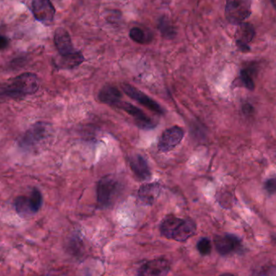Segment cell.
Masks as SVG:
<instances>
[{
  "label": "cell",
  "instance_id": "cell-12",
  "mask_svg": "<svg viewBox=\"0 0 276 276\" xmlns=\"http://www.w3.org/2000/svg\"><path fill=\"white\" fill-rule=\"evenodd\" d=\"M55 44L61 56H67L76 52L70 34L63 28H58L55 31Z\"/></svg>",
  "mask_w": 276,
  "mask_h": 276
},
{
  "label": "cell",
  "instance_id": "cell-20",
  "mask_svg": "<svg viewBox=\"0 0 276 276\" xmlns=\"http://www.w3.org/2000/svg\"><path fill=\"white\" fill-rule=\"evenodd\" d=\"M29 200H30L31 207L33 209V213L35 214V213H38L43 204V197H42L41 191L37 188H34L31 192Z\"/></svg>",
  "mask_w": 276,
  "mask_h": 276
},
{
  "label": "cell",
  "instance_id": "cell-27",
  "mask_svg": "<svg viewBox=\"0 0 276 276\" xmlns=\"http://www.w3.org/2000/svg\"><path fill=\"white\" fill-rule=\"evenodd\" d=\"M271 2H272V6L276 10V0H271Z\"/></svg>",
  "mask_w": 276,
  "mask_h": 276
},
{
  "label": "cell",
  "instance_id": "cell-8",
  "mask_svg": "<svg viewBox=\"0 0 276 276\" xmlns=\"http://www.w3.org/2000/svg\"><path fill=\"white\" fill-rule=\"evenodd\" d=\"M122 89L128 97L136 100L137 102L139 103L140 105H143L147 109H150V111H153L159 115H163L164 113L163 108L156 101L149 97L146 94L141 92L140 90L135 88L133 86L124 84L122 87Z\"/></svg>",
  "mask_w": 276,
  "mask_h": 276
},
{
  "label": "cell",
  "instance_id": "cell-10",
  "mask_svg": "<svg viewBox=\"0 0 276 276\" xmlns=\"http://www.w3.org/2000/svg\"><path fill=\"white\" fill-rule=\"evenodd\" d=\"M170 263L165 259H155L141 267L139 276H166L170 272Z\"/></svg>",
  "mask_w": 276,
  "mask_h": 276
},
{
  "label": "cell",
  "instance_id": "cell-3",
  "mask_svg": "<svg viewBox=\"0 0 276 276\" xmlns=\"http://www.w3.org/2000/svg\"><path fill=\"white\" fill-rule=\"evenodd\" d=\"M52 127L45 122H37L33 124L22 136L19 146L29 152H37L45 148L51 141Z\"/></svg>",
  "mask_w": 276,
  "mask_h": 276
},
{
  "label": "cell",
  "instance_id": "cell-22",
  "mask_svg": "<svg viewBox=\"0 0 276 276\" xmlns=\"http://www.w3.org/2000/svg\"><path fill=\"white\" fill-rule=\"evenodd\" d=\"M197 250L202 255H208L212 250L211 241L209 238H201L197 243Z\"/></svg>",
  "mask_w": 276,
  "mask_h": 276
},
{
  "label": "cell",
  "instance_id": "cell-21",
  "mask_svg": "<svg viewBox=\"0 0 276 276\" xmlns=\"http://www.w3.org/2000/svg\"><path fill=\"white\" fill-rule=\"evenodd\" d=\"M129 37L133 42L138 44H146L148 42V37L146 35V33H144V31L140 28H133L129 32Z\"/></svg>",
  "mask_w": 276,
  "mask_h": 276
},
{
  "label": "cell",
  "instance_id": "cell-19",
  "mask_svg": "<svg viewBox=\"0 0 276 276\" xmlns=\"http://www.w3.org/2000/svg\"><path fill=\"white\" fill-rule=\"evenodd\" d=\"M158 29L160 31L162 36L167 39H173L176 36V30L174 25L172 24L169 18L165 15L162 16L158 23Z\"/></svg>",
  "mask_w": 276,
  "mask_h": 276
},
{
  "label": "cell",
  "instance_id": "cell-2",
  "mask_svg": "<svg viewBox=\"0 0 276 276\" xmlns=\"http://www.w3.org/2000/svg\"><path fill=\"white\" fill-rule=\"evenodd\" d=\"M162 235L168 239L185 241L196 233V224L190 219H181L173 215L166 217L160 224Z\"/></svg>",
  "mask_w": 276,
  "mask_h": 276
},
{
  "label": "cell",
  "instance_id": "cell-14",
  "mask_svg": "<svg viewBox=\"0 0 276 276\" xmlns=\"http://www.w3.org/2000/svg\"><path fill=\"white\" fill-rule=\"evenodd\" d=\"M131 170L140 180H148L151 177L150 166L142 155H135L129 158Z\"/></svg>",
  "mask_w": 276,
  "mask_h": 276
},
{
  "label": "cell",
  "instance_id": "cell-1",
  "mask_svg": "<svg viewBox=\"0 0 276 276\" xmlns=\"http://www.w3.org/2000/svg\"><path fill=\"white\" fill-rule=\"evenodd\" d=\"M39 89V79L33 73H24L0 85V98L21 100Z\"/></svg>",
  "mask_w": 276,
  "mask_h": 276
},
{
  "label": "cell",
  "instance_id": "cell-16",
  "mask_svg": "<svg viewBox=\"0 0 276 276\" xmlns=\"http://www.w3.org/2000/svg\"><path fill=\"white\" fill-rule=\"evenodd\" d=\"M121 93L117 87L106 86L100 90L99 93V100L100 102L110 105L115 106L120 102Z\"/></svg>",
  "mask_w": 276,
  "mask_h": 276
},
{
  "label": "cell",
  "instance_id": "cell-15",
  "mask_svg": "<svg viewBox=\"0 0 276 276\" xmlns=\"http://www.w3.org/2000/svg\"><path fill=\"white\" fill-rule=\"evenodd\" d=\"M161 191V187L159 183H148L140 187L138 197L141 201L146 205H152Z\"/></svg>",
  "mask_w": 276,
  "mask_h": 276
},
{
  "label": "cell",
  "instance_id": "cell-23",
  "mask_svg": "<svg viewBox=\"0 0 276 276\" xmlns=\"http://www.w3.org/2000/svg\"><path fill=\"white\" fill-rule=\"evenodd\" d=\"M251 73H252L251 70L244 69L241 71V78L248 89L254 90L255 89V83L251 76V74H252Z\"/></svg>",
  "mask_w": 276,
  "mask_h": 276
},
{
  "label": "cell",
  "instance_id": "cell-13",
  "mask_svg": "<svg viewBox=\"0 0 276 276\" xmlns=\"http://www.w3.org/2000/svg\"><path fill=\"white\" fill-rule=\"evenodd\" d=\"M216 249L221 255H227L240 246V240L234 235L225 234L217 236L214 239Z\"/></svg>",
  "mask_w": 276,
  "mask_h": 276
},
{
  "label": "cell",
  "instance_id": "cell-26",
  "mask_svg": "<svg viewBox=\"0 0 276 276\" xmlns=\"http://www.w3.org/2000/svg\"><path fill=\"white\" fill-rule=\"evenodd\" d=\"M8 46V40L7 37L0 36V50H3Z\"/></svg>",
  "mask_w": 276,
  "mask_h": 276
},
{
  "label": "cell",
  "instance_id": "cell-7",
  "mask_svg": "<svg viewBox=\"0 0 276 276\" xmlns=\"http://www.w3.org/2000/svg\"><path fill=\"white\" fill-rule=\"evenodd\" d=\"M32 10L36 20L49 26L55 19V8L50 0H33Z\"/></svg>",
  "mask_w": 276,
  "mask_h": 276
},
{
  "label": "cell",
  "instance_id": "cell-17",
  "mask_svg": "<svg viewBox=\"0 0 276 276\" xmlns=\"http://www.w3.org/2000/svg\"><path fill=\"white\" fill-rule=\"evenodd\" d=\"M84 60L85 59L82 53L76 51L74 54L67 56H61L56 65L60 69H73L83 63Z\"/></svg>",
  "mask_w": 276,
  "mask_h": 276
},
{
  "label": "cell",
  "instance_id": "cell-18",
  "mask_svg": "<svg viewBox=\"0 0 276 276\" xmlns=\"http://www.w3.org/2000/svg\"><path fill=\"white\" fill-rule=\"evenodd\" d=\"M14 205H15V211L22 218H29L34 214L31 207L29 197L19 196L15 199Z\"/></svg>",
  "mask_w": 276,
  "mask_h": 276
},
{
  "label": "cell",
  "instance_id": "cell-9",
  "mask_svg": "<svg viewBox=\"0 0 276 276\" xmlns=\"http://www.w3.org/2000/svg\"><path fill=\"white\" fill-rule=\"evenodd\" d=\"M116 107L123 111H126L128 115H130L134 119L137 126L140 128L143 129H151L155 128V123L153 121L152 119L134 105H131L129 103L120 101Z\"/></svg>",
  "mask_w": 276,
  "mask_h": 276
},
{
  "label": "cell",
  "instance_id": "cell-11",
  "mask_svg": "<svg viewBox=\"0 0 276 276\" xmlns=\"http://www.w3.org/2000/svg\"><path fill=\"white\" fill-rule=\"evenodd\" d=\"M255 36V29L252 24L243 22L237 26L235 33L236 45L240 51L243 53L249 52L250 50L248 44L252 42Z\"/></svg>",
  "mask_w": 276,
  "mask_h": 276
},
{
  "label": "cell",
  "instance_id": "cell-28",
  "mask_svg": "<svg viewBox=\"0 0 276 276\" xmlns=\"http://www.w3.org/2000/svg\"><path fill=\"white\" fill-rule=\"evenodd\" d=\"M220 276H235L234 275L230 274V273H225V274L221 275Z\"/></svg>",
  "mask_w": 276,
  "mask_h": 276
},
{
  "label": "cell",
  "instance_id": "cell-25",
  "mask_svg": "<svg viewBox=\"0 0 276 276\" xmlns=\"http://www.w3.org/2000/svg\"><path fill=\"white\" fill-rule=\"evenodd\" d=\"M242 111H243V113L245 115H251L254 113L255 109L253 108L252 105H250V104H246V105H244L243 107H242Z\"/></svg>",
  "mask_w": 276,
  "mask_h": 276
},
{
  "label": "cell",
  "instance_id": "cell-6",
  "mask_svg": "<svg viewBox=\"0 0 276 276\" xmlns=\"http://www.w3.org/2000/svg\"><path fill=\"white\" fill-rule=\"evenodd\" d=\"M184 136L183 128L178 126H173L163 132L159 138L158 148L161 152H170L180 143Z\"/></svg>",
  "mask_w": 276,
  "mask_h": 276
},
{
  "label": "cell",
  "instance_id": "cell-4",
  "mask_svg": "<svg viewBox=\"0 0 276 276\" xmlns=\"http://www.w3.org/2000/svg\"><path fill=\"white\" fill-rule=\"evenodd\" d=\"M251 0H226L224 15L227 21L233 25H239L252 13Z\"/></svg>",
  "mask_w": 276,
  "mask_h": 276
},
{
  "label": "cell",
  "instance_id": "cell-24",
  "mask_svg": "<svg viewBox=\"0 0 276 276\" xmlns=\"http://www.w3.org/2000/svg\"><path fill=\"white\" fill-rule=\"evenodd\" d=\"M265 189L271 194L276 193V178H271L265 183Z\"/></svg>",
  "mask_w": 276,
  "mask_h": 276
},
{
  "label": "cell",
  "instance_id": "cell-5",
  "mask_svg": "<svg viewBox=\"0 0 276 276\" xmlns=\"http://www.w3.org/2000/svg\"><path fill=\"white\" fill-rule=\"evenodd\" d=\"M119 182L112 176H105L97 185V203L102 209L111 205L119 191Z\"/></svg>",
  "mask_w": 276,
  "mask_h": 276
}]
</instances>
